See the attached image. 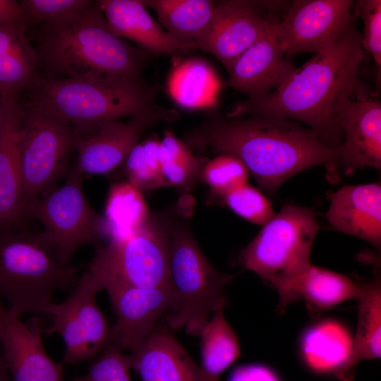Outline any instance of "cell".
<instances>
[{"mask_svg": "<svg viewBox=\"0 0 381 381\" xmlns=\"http://www.w3.org/2000/svg\"><path fill=\"white\" fill-rule=\"evenodd\" d=\"M246 116L229 119L212 113L185 134L184 143L238 158L270 194L293 176L315 166H323L332 182L339 179L341 147H326L313 130L294 120Z\"/></svg>", "mask_w": 381, "mask_h": 381, "instance_id": "1", "label": "cell"}, {"mask_svg": "<svg viewBox=\"0 0 381 381\" xmlns=\"http://www.w3.org/2000/svg\"><path fill=\"white\" fill-rule=\"evenodd\" d=\"M361 34L353 14L349 28L333 45L315 54L265 97L236 102L225 117L260 114L294 120L313 130L326 147L340 148L339 121L346 101L372 94L358 76L366 56Z\"/></svg>", "mask_w": 381, "mask_h": 381, "instance_id": "2", "label": "cell"}, {"mask_svg": "<svg viewBox=\"0 0 381 381\" xmlns=\"http://www.w3.org/2000/svg\"><path fill=\"white\" fill-rule=\"evenodd\" d=\"M33 27L43 78L116 75L140 80L150 59L151 54L111 30L99 1L66 22Z\"/></svg>", "mask_w": 381, "mask_h": 381, "instance_id": "3", "label": "cell"}, {"mask_svg": "<svg viewBox=\"0 0 381 381\" xmlns=\"http://www.w3.org/2000/svg\"><path fill=\"white\" fill-rule=\"evenodd\" d=\"M30 93L27 104L67 122L79 138L96 133L124 117L144 116L175 121L180 113L157 102L156 87L143 80L116 75L82 78H42Z\"/></svg>", "mask_w": 381, "mask_h": 381, "instance_id": "4", "label": "cell"}, {"mask_svg": "<svg viewBox=\"0 0 381 381\" xmlns=\"http://www.w3.org/2000/svg\"><path fill=\"white\" fill-rule=\"evenodd\" d=\"M78 279L42 231L0 233V298L11 312L48 315L54 294Z\"/></svg>", "mask_w": 381, "mask_h": 381, "instance_id": "5", "label": "cell"}, {"mask_svg": "<svg viewBox=\"0 0 381 381\" xmlns=\"http://www.w3.org/2000/svg\"><path fill=\"white\" fill-rule=\"evenodd\" d=\"M320 229L312 209L286 205L240 253L241 264L277 290L281 308L290 304L296 280L311 265L312 246Z\"/></svg>", "mask_w": 381, "mask_h": 381, "instance_id": "6", "label": "cell"}, {"mask_svg": "<svg viewBox=\"0 0 381 381\" xmlns=\"http://www.w3.org/2000/svg\"><path fill=\"white\" fill-rule=\"evenodd\" d=\"M235 276L210 262L188 224L171 223L169 283L174 304L165 316L169 327L199 336L212 313L225 307L224 290Z\"/></svg>", "mask_w": 381, "mask_h": 381, "instance_id": "7", "label": "cell"}, {"mask_svg": "<svg viewBox=\"0 0 381 381\" xmlns=\"http://www.w3.org/2000/svg\"><path fill=\"white\" fill-rule=\"evenodd\" d=\"M170 224L150 214L133 234L98 246L86 271L102 286L116 282L143 288L170 287Z\"/></svg>", "mask_w": 381, "mask_h": 381, "instance_id": "8", "label": "cell"}, {"mask_svg": "<svg viewBox=\"0 0 381 381\" xmlns=\"http://www.w3.org/2000/svg\"><path fill=\"white\" fill-rule=\"evenodd\" d=\"M18 140L23 179V216L26 207L54 188L71 168L78 135L65 121L21 103Z\"/></svg>", "mask_w": 381, "mask_h": 381, "instance_id": "9", "label": "cell"}, {"mask_svg": "<svg viewBox=\"0 0 381 381\" xmlns=\"http://www.w3.org/2000/svg\"><path fill=\"white\" fill-rule=\"evenodd\" d=\"M60 186L54 188L30 203L23 217L43 226L42 233L69 263L75 252L85 245H98L104 232L103 217L87 201L83 189L84 175L72 165Z\"/></svg>", "mask_w": 381, "mask_h": 381, "instance_id": "10", "label": "cell"}, {"mask_svg": "<svg viewBox=\"0 0 381 381\" xmlns=\"http://www.w3.org/2000/svg\"><path fill=\"white\" fill-rule=\"evenodd\" d=\"M287 1L224 0L214 4L208 25L194 49L214 56L227 70L272 25L279 21Z\"/></svg>", "mask_w": 381, "mask_h": 381, "instance_id": "11", "label": "cell"}, {"mask_svg": "<svg viewBox=\"0 0 381 381\" xmlns=\"http://www.w3.org/2000/svg\"><path fill=\"white\" fill-rule=\"evenodd\" d=\"M102 290L99 282L85 270L67 298L51 306L47 315L53 320L50 331L58 332L65 346L62 363L73 365L92 359L109 344L111 327L96 301Z\"/></svg>", "mask_w": 381, "mask_h": 381, "instance_id": "12", "label": "cell"}, {"mask_svg": "<svg viewBox=\"0 0 381 381\" xmlns=\"http://www.w3.org/2000/svg\"><path fill=\"white\" fill-rule=\"evenodd\" d=\"M351 0H294L274 24L277 40L286 54H315L333 45L353 18Z\"/></svg>", "mask_w": 381, "mask_h": 381, "instance_id": "13", "label": "cell"}, {"mask_svg": "<svg viewBox=\"0 0 381 381\" xmlns=\"http://www.w3.org/2000/svg\"><path fill=\"white\" fill-rule=\"evenodd\" d=\"M102 289L108 294L116 316L109 343L122 350L135 351L154 331L157 321L174 308L171 287L143 288L107 282Z\"/></svg>", "mask_w": 381, "mask_h": 381, "instance_id": "14", "label": "cell"}, {"mask_svg": "<svg viewBox=\"0 0 381 381\" xmlns=\"http://www.w3.org/2000/svg\"><path fill=\"white\" fill-rule=\"evenodd\" d=\"M40 318L23 322L0 298V344L11 381H63V366L53 361L42 341Z\"/></svg>", "mask_w": 381, "mask_h": 381, "instance_id": "15", "label": "cell"}, {"mask_svg": "<svg viewBox=\"0 0 381 381\" xmlns=\"http://www.w3.org/2000/svg\"><path fill=\"white\" fill-rule=\"evenodd\" d=\"M274 24L226 70L229 78L226 86L245 94L247 99L258 100L265 97L297 70L286 58L276 37Z\"/></svg>", "mask_w": 381, "mask_h": 381, "instance_id": "16", "label": "cell"}, {"mask_svg": "<svg viewBox=\"0 0 381 381\" xmlns=\"http://www.w3.org/2000/svg\"><path fill=\"white\" fill-rule=\"evenodd\" d=\"M345 175L370 167L381 169V103L373 94L348 99L340 116Z\"/></svg>", "mask_w": 381, "mask_h": 381, "instance_id": "17", "label": "cell"}, {"mask_svg": "<svg viewBox=\"0 0 381 381\" xmlns=\"http://www.w3.org/2000/svg\"><path fill=\"white\" fill-rule=\"evenodd\" d=\"M157 121L144 116L112 121L78 138L73 167L83 175L107 174L122 166L144 132Z\"/></svg>", "mask_w": 381, "mask_h": 381, "instance_id": "18", "label": "cell"}, {"mask_svg": "<svg viewBox=\"0 0 381 381\" xmlns=\"http://www.w3.org/2000/svg\"><path fill=\"white\" fill-rule=\"evenodd\" d=\"M20 95H5L0 122V233L23 216V179L18 149L22 121Z\"/></svg>", "mask_w": 381, "mask_h": 381, "instance_id": "19", "label": "cell"}, {"mask_svg": "<svg viewBox=\"0 0 381 381\" xmlns=\"http://www.w3.org/2000/svg\"><path fill=\"white\" fill-rule=\"evenodd\" d=\"M128 358L141 381H208L167 327H155Z\"/></svg>", "mask_w": 381, "mask_h": 381, "instance_id": "20", "label": "cell"}, {"mask_svg": "<svg viewBox=\"0 0 381 381\" xmlns=\"http://www.w3.org/2000/svg\"><path fill=\"white\" fill-rule=\"evenodd\" d=\"M327 219L334 229L381 247L380 183L349 185L330 196Z\"/></svg>", "mask_w": 381, "mask_h": 381, "instance_id": "21", "label": "cell"}, {"mask_svg": "<svg viewBox=\"0 0 381 381\" xmlns=\"http://www.w3.org/2000/svg\"><path fill=\"white\" fill-rule=\"evenodd\" d=\"M111 30L123 40L136 43L151 54L171 55L193 49L171 37L147 11L143 0H99Z\"/></svg>", "mask_w": 381, "mask_h": 381, "instance_id": "22", "label": "cell"}, {"mask_svg": "<svg viewBox=\"0 0 381 381\" xmlns=\"http://www.w3.org/2000/svg\"><path fill=\"white\" fill-rule=\"evenodd\" d=\"M23 20L0 22V95H20L42 80L39 57Z\"/></svg>", "mask_w": 381, "mask_h": 381, "instance_id": "23", "label": "cell"}, {"mask_svg": "<svg viewBox=\"0 0 381 381\" xmlns=\"http://www.w3.org/2000/svg\"><path fill=\"white\" fill-rule=\"evenodd\" d=\"M353 340L337 322L325 320L312 325L303 333L301 351L306 364L313 371L334 374L349 380L347 363Z\"/></svg>", "mask_w": 381, "mask_h": 381, "instance_id": "24", "label": "cell"}, {"mask_svg": "<svg viewBox=\"0 0 381 381\" xmlns=\"http://www.w3.org/2000/svg\"><path fill=\"white\" fill-rule=\"evenodd\" d=\"M220 81L212 68L201 59L176 65L167 80V90L181 107L189 109L213 108L217 103Z\"/></svg>", "mask_w": 381, "mask_h": 381, "instance_id": "25", "label": "cell"}, {"mask_svg": "<svg viewBox=\"0 0 381 381\" xmlns=\"http://www.w3.org/2000/svg\"><path fill=\"white\" fill-rule=\"evenodd\" d=\"M358 324L347 363L350 380L355 366L361 361L380 357L381 285L379 275L358 283Z\"/></svg>", "mask_w": 381, "mask_h": 381, "instance_id": "26", "label": "cell"}, {"mask_svg": "<svg viewBox=\"0 0 381 381\" xmlns=\"http://www.w3.org/2000/svg\"><path fill=\"white\" fill-rule=\"evenodd\" d=\"M358 292V283L347 276L311 264L296 280L290 304L303 300L312 310H325L356 299Z\"/></svg>", "mask_w": 381, "mask_h": 381, "instance_id": "27", "label": "cell"}, {"mask_svg": "<svg viewBox=\"0 0 381 381\" xmlns=\"http://www.w3.org/2000/svg\"><path fill=\"white\" fill-rule=\"evenodd\" d=\"M154 10L165 31L180 43L193 47L210 23L214 4L210 0H143Z\"/></svg>", "mask_w": 381, "mask_h": 381, "instance_id": "28", "label": "cell"}, {"mask_svg": "<svg viewBox=\"0 0 381 381\" xmlns=\"http://www.w3.org/2000/svg\"><path fill=\"white\" fill-rule=\"evenodd\" d=\"M224 307L215 310L202 329L200 365L208 381H219L222 373L240 356L238 337L226 319Z\"/></svg>", "mask_w": 381, "mask_h": 381, "instance_id": "29", "label": "cell"}, {"mask_svg": "<svg viewBox=\"0 0 381 381\" xmlns=\"http://www.w3.org/2000/svg\"><path fill=\"white\" fill-rule=\"evenodd\" d=\"M150 215L140 190L128 181L111 186L102 216L104 232L109 240L123 239L133 234L145 224Z\"/></svg>", "mask_w": 381, "mask_h": 381, "instance_id": "30", "label": "cell"}, {"mask_svg": "<svg viewBox=\"0 0 381 381\" xmlns=\"http://www.w3.org/2000/svg\"><path fill=\"white\" fill-rule=\"evenodd\" d=\"M158 153L162 172L169 186L188 188L201 179L205 163L169 130L164 132Z\"/></svg>", "mask_w": 381, "mask_h": 381, "instance_id": "31", "label": "cell"}, {"mask_svg": "<svg viewBox=\"0 0 381 381\" xmlns=\"http://www.w3.org/2000/svg\"><path fill=\"white\" fill-rule=\"evenodd\" d=\"M159 142L148 139L138 143L122 164L127 181L139 190L169 186L161 169L158 153Z\"/></svg>", "mask_w": 381, "mask_h": 381, "instance_id": "32", "label": "cell"}, {"mask_svg": "<svg viewBox=\"0 0 381 381\" xmlns=\"http://www.w3.org/2000/svg\"><path fill=\"white\" fill-rule=\"evenodd\" d=\"M91 0H21L24 20L29 27L66 22L84 10Z\"/></svg>", "mask_w": 381, "mask_h": 381, "instance_id": "33", "label": "cell"}, {"mask_svg": "<svg viewBox=\"0 0 381 381\" xmlns=\"http://www.w3.org/2000/svg\"><path fill=\"white\" fill-rule=\"evenodd\" d=\"M249 171L238 158L229 155H217L205 163L201 179L211 190L222 197L248 183Z\"/></svg>", "mask_w": 381, "mask_h": 381, "instance_id": "34", "label": "cell"}, {"mask_svg": "<svg viewBox=\"0 0 381 381\" xmlns=\"http://www.w3.org/2000/svg\"><path fill=\"white\" fill-rule=\"evenodd\" d=\"M222 198L236 214L258 225L263 226L275 214L267 198L248 183Z\"/></svg>", "mask_w": 381, "mask_h": 381, "instance_id": "35", "label": "cell"}, {"mask_svg": "<svg viewBox=\"0 0 381 381\" xmlns=\"http://www.w3.org/2000/svg\"><path fill=\"white\" fill-rule=\"evenodd\" d=\"M353 13L363 20L362 47L373 59L377 86L381 78V1L358 0L353 2Z\"/></svg>", "mask_w": 381, "mask_h": 381, "instance_id": "36", "label": "cell"}, {"mask_svg": "<svg viewBox=\"0 0 381 381\" xmlns=\"http://www.w3.org/2000/svg\"><path fill=\"white\" fill-rule=\"evenodd\" d=\"M127 355L118 346L109 343L90 365L87 373L71 381H131Z\"/></svg>", "mask_w": 381, "mask_h": 381, "instance_id": "37", "label": "cell"}, {"mask_svg": "<svg viewBox=\"0 0 381 381\" xmlns=\"http://www.w3.org/2000/svg\"><path fill=\"white\" fill-rule=\"evenodd\" d=\"M229 381H280L270 368L260 364L242 365L237 368Z\"/></svg>", "mask_w": 381, "mask_h": 381, "instance_id": "38", "label": "cell"}, {"mask_svg": "<svg viewBox=\"0 0 381 381\" xmlns=\"http://www.w3.org/2000/svg\"><path fill=\"white\" fill-rule=\"evenodd\" d=\"M5 20L25 21L18 1L0 0V22Z\"/></svg>", "mask_w": 381, "mask_h": 381, "instance_id": "39", "label": "cell"}, {"mask_svg": "<svg viewBox=\"0 0 381 381\" xmlns=\"http://www.w3.org/2000/svg\"><path fill=\"white\" fill-rule=\"evenodd\" d=\"M0 381H11L0 344Z\"/></svg>", "mask_w": 381, "mask_h": 381, "instance_id": "40", "label": "cell"}, {"mask_svg": "<svg viewBox=\"0 0 381 381\" xmlns=\"http://www.w3.org/2000/svg\"><path fill=\"white\" fill-rule=\"evenodd\" d=\"M5 95H0V122L1 119V114H2V108L4 104Z\"/></svg>", "mask_w": 381, "mask_h": 381, "instance_id": "41", "label": "cell"}]
</instances>
